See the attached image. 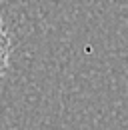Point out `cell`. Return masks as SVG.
I'll return each instance as SVG.
<instances>
[{
	"label": "cell",
	"mask_w": 128,
	"mask_h": 130,
	"mask_svg": "<svg viewBox=\"0 0 128 130\" xmlns=\"http://www.w3.org/2000/svg\"><path fill=\"white\" fill-rule=\"evenodd\" d=\"M8 58H10V38L6 34L4 22H2V16H0V78L8 70Z\"/></svg>",
	"instance_id": "6da1fadb"
}]
</instances>
